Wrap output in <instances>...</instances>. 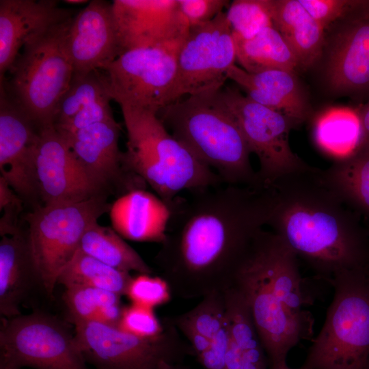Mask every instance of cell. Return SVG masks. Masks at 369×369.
<instances>
[{
	"instance_id": "cell-1",
	"label": "cell",
	"mask_w": 369,
	"mask_h": 369,
	"mask_svg": "<svg viewBox=\"0 0 369 369\" xmlns=\"http://www.w3.org/2000/svg\"><path fill=\"white\" fill-rule=\"evenodd\" d=\"M177 197L165 240L155 256L172 293L203 298L231 287L257 235L266 226L262 186L221 184Z\"/></svg>"
},
{
	"instance_id": "cell-2",
	"label": "cell",
	"mask_w": 369,
	"mask_h": 369,
	"mask_svg": "<svg viewBox=\"0 0 369 369\" xmlns=\"http://www.w3.org/2000/svg\"><path fill=\"white\" fill-rule=\"evenodd\" d=\"M266 226L314 273L329 282L343 271L369 266V232L324 171L307 167L262 185Z\"/></svg>"
},
{
	"instance_id": "cell-3",
	"label": "cell",
	"mask_w": 369,
	"mask_h": 369,
	"mask_svg": "<svg viewBox=\"0 0 369 369\" xmlns=\"http://www.w3.org/2000/svg\"><path fill=\"white\" fill-rule=\"evenodd\" d=\"M220 90L180 98L158 115L171 134L223 184L255 186L258 181L251 150Z\"/></svg>"
},
{
	"instance_id": "cell-4",
	"label": "cell",
	"mask_w": 369,
	"mask_h": 369,
	"mask_svg": "<svg viewBox=\"0 0 369 369\" xmlns=\"http://www.w3.org/2000/svg\"><path fill=\"white\" fill-rule=\"evenodd\" d=\"M127 132L123 163L170 206L178 195L222 184L169 133L155 112L120 106Z\"/></svg>"
},
{
	"instance_id": "cell-5",
	"label": "cell",
	"mask_w": 369,
	"mask_h": 369,
	"mask_svg": "<svg viewBox=\"0 0 369 369\" xmlns=\"http://www.w3.org/2000/svg\"><path fill=\"white\" fill-rule=\"evenodd\" d=\"M329 284L333 297L302 366L365 369L369 359V266L341 271Z\"/></svg>"
},
{
	"instance_id": "cell-6",
	"label": "cell",
	"mask_w": 369,
	"mask_h": 369,
	"mask_svg": "<svg viewBox=\"0 0 369 369\" xmlns=\"http://www.w3.org/2000/svg\"><path fill=\"white\" fill-rule=\"evenodd\" d=\"M72 17L27 42L9 71L10 79H0L39 128L53 125L57 104L73 75L66 44Z\"/></svg>"
},
{
	"instance_id": "cell-7",
	"label": "cell",
	"mask_w": 369,
	"mask_h": 369,
	"mask_svg": "<svg viewBox=\"0 0 369 369\" xmlns=\"http://www.w3.org/2000/svg\"><path fill=\"white\" fill-rule=\"evenodd\" d=\"M107 197L99 195L76 203L42 205L25 215L31 257L48 295H53L59 273L79 250L85 232L109 211Z\"/></svg>"
},
{
	"instance_id": "cell-8",
	"label": "cell",
	"mask_w": 369,
	"mask_h": 369,
	"mask_svg": "<svg viewBox=\"0 0 369 369\" xmlns=\"http://www.w3.org/2000/svg\"><path fill=\"white\" fill-rule=\"evenodd\" d=\"M256 238L231 286L243 295L249 307L270 367L286 361L292 348L312 338L314 318L310 311H290L279 300L271 284Z\"/></svg>"
},
{
	"instance_id": "cell-9",
	"label": "cell",
	"mask_w": 369,
	"mask_h": 369,
	"mask_svg": "<svg viewBox=\"0 0 369 369\" xmlns=\"http://www.w3.org/2000/svg\"><path fill=\"white\" fill-rule=\"evenodd\" d=\"M163 323L164 331L154 338L97 321L74 325V336L85 361L96 369H156L161 361L180 364L195 355L170 318Z\"/></svg>"
},
{
	"instance_id": "cell-10",
	"label": "cell",
	"mask_w": 369,
	"mask_h": 369,
	"mask_svg": "<svg viewBox=\"0 0 369 369\" xmlns=\"http://www.w3.org/2000/svg\"><path fill=\"white\" fill-rule=\"evenodd\" d=\"M0 366L90 369L74 334L57 318L40 312L1 318Z\"/></svg>"
},
{
	"instance_id": "cell-11",
	"label": "cell",
	"mask_w": 369,
	"mask_h": 369,
	"mask_svg": "<svg viewBox=\"0 0 369 369\" xmlns=\"http://www.w3.org/2000/svg\"><path fill=\"white\" fill-rule=\"evenodd\" d=\"M184 38L126 51L102 68L111 99L157 114L169 105Z\"/></svg>"
},
{
	"instance_id": "cell-12",
	"label": "cell",
	"mask_w": 369,
	"mask_h": 369,
	"mask_svg": "<svg viewBox=\"0 0 369 369\" xmlns=\"http://www.w3.org/2000/svg\"><path fill=\"white\" fill-rule=\"evenodd\" d=\"M220 95L251 154L258 157L260 184H267L308 165L290 146L289 133L294 124L286 115L253 101L234 87H223Z\"/></svg>"
},
{
	"instance_id": "cell-13",
	"label": "cell",
	"mask_w": 369,
	"mask_h": 369,
	"mask_svg": "<svg viewBox=\"0 0 369 369\" xmlns=\"http://www.w3.org/2000/svg\"><path fill=\"white\" fill-rule=\"evenodd\" d=\"M236 61L235 43L226 12L189 29L178 52L169 104L185 96L219 91Z\"/></svg>"
},
{
	"instance_id": "cell-14",
	"label": "cell",
	"mask_w": 369,
	"mask_h": 369,
	"mask_svg": "<svg viewBox=\"0 0 369 369\" xmlns=\"http://www.w3.org/2000/svg\"><path fill=\"white\" fill-rule=\"evenodd\" d=\"M39 129L0 81V176L31 210L42 206L34 159Z\"/></svg>"
},
{
	"instance_id": "cell-15",
	"label": "cell",
	"mask_w": 369,
	"mask_h": 369,
	"mask_svg": "<svg viewBox=\"0 0 369 369\" xmlns=\"http://www.w3.org/2000/svg\"><path fill=\"white\" fill-rule=\"evenodd\" d=\"M34 159L42 205L76 203L104 195L90 180L53 125L39 129Z\"/></svg>"
},
{
	"instance_id": "cell-16",
	"label": "cell",
	"mask_w": 369,
	"mask_h": 369,
	"mask_svg": "<svg viewBox=\"0 0 369 369\" xmlns=\"http://www.w3.org/2000/svg\"><path fill=\"white\" fill-rule=\"evenodd\" d=\"M120 129V125L113 120L91 125L64 137L90 180L107 196L113 193L121 195L146 184L124 165L123 152L118 144Z\"/></svg>"
},
{
	"instance_id": "cell-17",
	"label": "cell",
	"mask_w": 369,
	"mask_h": 369,
	"mask_svg": "<svg viewBox=\"0 0 369 369\" xmlns=\"http://www.w3.org/2000/svg\"><path fill=\"white\" fill-rule=\"evenodd\" d=\"M112 8L121 54L184 39L189 31L177 0H114Z\"/></svg>"
},
{
	"instance_id": "cell-18",
	"label": "cell",
	"mask_w": 369,
	"mask_h": 369,
	"mask_svg": "<svg viewBox=\"0 0 369 369\" xmlns=\"http://www.w3.org/2000/svg\"><path fill=\"white\" fill-rule=\"evenodd\" d=\"M66 44L75 74L100 70L120 56L112 2L89 1L72 18Z\"/></svg>"
},
{
	"instance_id": "cell-19",
	"label": "cell",
	"mask_w": 369,
	"mask_h": 369,
	"mask_svg": "<svg viewBox=\"0 0 369 369\" xmlns=\"http://www.w3.org/2000/svg\"><path fill=\"white\" fill-rule=\"evenodd\" d=\"M346 18L329 53L327 81L339 92H369V1Z\"/></svg>"
},
{
	"instance_id": "cell-20",
	"label": "cell",
	"mask_w": 369,
	"mask_h": 369,
	"mask_svg": "<svg viewBox=\"0 0 369 369\" xmlns=\"http://www.w3.org/2000/svg\"><path fill=\"white\" fill-rule=\"evenodd\" d=\"M58 4L55 0L0 1V79L27 42L77 14Z\"/></svg>"
},
{
	"instance_id": "cell-21",
	"label": "cell",
	"mask_w": 369,
	"mask_h": 369,
	"mask_svg": "<svg viewBox=\"0 0 369 369\" xmlns=\"http://www.w3.org/2000/svg\"><path fill=\"white\" fill-rule=\"evenodd\" d=\"M109 213L111 228L123 238L161 244L167 236L172 210L156 193L137 188L118 196Z\"/></svg>"
},
{
	"instance_id": "cell-22",
	"label": "cell",
	"mask_w": 369,
	"mask_h": 369,
	"mask_svg": "<svg viewBox=\"0 0 369 369\" xmlns=\"http://www.w3.org/2000/svg\"><path fill=\"white\" fill-rule=\"evenodd\" d=\"M227 74L228 79L236 83L247 97L284 114L294 124L309 117L310 107L294 72L269 70L251 74L234 64Z\"/></svg>"
},
{
	"instance_id": "cell-23",
	"label": "cell",
	"mask_w": 369,
	"mask_h": 369,
	"mask_svg": "<svg viewBox=\"0 0 369 369\" xmlns=\"http://www.w3.org/2000/svg\"><path fill=\"white\" fill-rule=\"evenodd\" d=\"M40 285L26 230L1 237L0 241V314H20V307L35 284Z\"/></svg>"
},
{
	"instance_id": "cell-24",
	"label": "cell",
	"mask_w": 369,
	"mask_h": 369,
	"mask_svg": "<svg viewBox=\"0 0 369 369\" xmlns=\"http://www.w3.org/2000/svg\"><path fill=\"white\" fill-rule=\"evenodd\" d=\"M269 5L273 26L290 49L298 68L310 67L321 53L325 28L299 0H269Z\"/></svg>"
},
{
	"instance_id": "cell-25",
	"label": "cell",
	"mask_w": 369,
	"mask_h": 369,
	"mask_svg": "<svg viewBox=\"0 0 369 369\" xmlns=\"http://www.w3.org/2000/svg\"><path fill=\"white\" fill-rule=\"evenodd\" d=\"M312 133L317 147L335 162L351 156L364 142L357 110L346 107L320 112L314 119Z\"/></svg>"
},
{
	"instance_id": "cell-26",
	"label": "cell",
	"mask_w": 369,
	"mask_h": 369,
	"mask_svg": "<svg viewBox=\"0 0 369 369\" xmlns=\"http://www.w3.org/2000/svg\"><path fill=\"white\" fill-rule=\"evenodd\" d=\"M233 38L236 62L249 73L269 70L294 72L298 68L290 49L274 27H266L249 39Z\"/></svg>"
},
{
	"instance_id": "cell-27",
	"label": "cell",
	"mask_w": 369,
	"mask_h": 369,
	"mask_svg": "<svg viewBox=\"0 0 369 369\" xmlns=\"http://www.w3.org/2000/svg\"><path fill=\"white\" fill-rule=\"evenodd\" d=\"M79 251L115 269L152 274V268L111 227L92 224L85 232Z\"/></svg>"
},
{
	"instance_id": "cell-28",
	"label": "cell",
	"mask_w": 369,
	"mask_h": 369,
	"mask_svg": "<svg viewBox=\"0 0 369 369\" xmlns=\"http://www.w3.org/2000/svg\"><path fill=\"white\" fill-rule=\"evenodd\" d=\"M329 183L361 215L369 217V142L349 158L323 170Z\"/></svg>"
},
{
	"instance_id": "cell-29",
	"label": "cell",
	"mask_w": 369,
	"mask_h": 369,
	"mask_svg": "<svg viewBox=\"0 0 369 369\" xmlns=\"http://www.w3.org/2000/svg\"><path fill=\"white\" fill-rule=\"evenodd\" d=\"M132 279L130 273L111 267L77 251L71 261L59 273L57 284L65 288L87 286L125 295Z\"/></svg>"
},
{
	"instance_id": "cell-30",
	"label": "cell",
	"mask_w": 369,
	"mask_h": 369,
	"mask_svg": "<svg viewBox=\"0 0 369 369\" xmlns=\"http://www.w3.org/2000/svg\"><path fill=\"white\" fill-rule=\"evenodd\" d=\"M107 96H110L106 79L100 70L73 74L68 88L57 104L53 126L64 125L82 109Z\"/></svg>"
},
{
	"instance_id": "cell-31",
	"label": "cell",
	"mask_w": 369,
	"mask_h": 369,
	"mask_svg": "<svg viewBox=\"0 0 369 369\" xmlns=\"http://www.w3.org/2000/svg\"><path fill=\"white\" fill-rule=\"evenodd\" d=\"M120 297L114 292L87 286L68 288L63 294L68 322L74 325L96 321L105 308L120 304Z\"/></svg>"
},
{
	"instance_id": "cell-32",
	"label": "cell",
	"mask_w": 369,
	"mask_h": 369,
	"mask_svg": "<svg viewBox=\"0 0 369 369\" xmlns=\"http://www.w3.org/2000/svg\"><path fill=\"white\" fill-rule=\"evenodd\" d=\"M170 319L176 327H189L212 340L226 320L224 292H213L190 311Z\"/></svg>"
},
{
	"instance_id": "cell-33",
	"label": "cell",
	"mask_w": 369,
	"mask_h": 369,
	"mask_svg": "<svg viewBox=\"0 0 369 369\" xmlns=\"http://www.w3.org/2000/svg\"><path fill=\"white\" fill-rule=\"evenodd\" d=\"M232 36L249 39L262 29L274 27L269 0H235L226 12Z\"/></svg>"
},
{
	"instance_id": "cell-34",
	"label": "cell",
	"mask_w": 369,
	"mask_h": 369,
	"mask_svg": "<svg viewBox=\"0 0 369 369\" xmlns=\"http://www.w3.org/2000/svg\"><path fill=\"white\" fill-rule=\"evenodd\" d=\"M171 295L167 282L162 277H154L151 274L132 277L125 294L132 303L152 309L167 303Z\"/></svg>"
},
{
	"instance_id": "cell-35",
	"label": "cell",
	"mask_w": 369,
	"mask_h": 369,
	"mask_svg": "<svg viewBox=\"0 0 369 369\" xmlns=\"http://www.w3.org/2000/svg\"><path fill=\"white\" fill-rule=\"evenodd\" d=\"M118 327L126 332L142 338L156 337L165 329L163 321H160L154 309L134 303L123 307Z\"/></svg>"
},
{
	"instance_id": "cell-36",
	"label": "cell",
	"mask_w": 369,
	"mask_h": 369,
	"mask_svg": "<svg viewBox=\"0 0 369 369\" xmlns=\"http://www.w3.org/2000/svg\"><path fill=\"white\" fill-rule=\"evenodd\" d=\"M111 100L107 96L96 100L82 109L64 125L55 127V129L67 137L91 125L115 120L109 104Z\"/></svg>"
},
{
	"instance_id": "cell-37",
	"label": "cell",
	"mask_w": 369,
	"mask_h": 369,
	"mask_svg": "<svg viewBox=\"0 0 369 369\" xmlns=\"http://www.w3.org/2000/svg\"><path fill=\"white\" fill-rule=\"evenodd\" d=\"M308 14L325 28L331 23L346 17L361 2L346 0H299Z\"/></svg>"
},
{
	"instance_id": "cell-38",
	"label": "cell",
	"mask_w": 369,
	"mask_h": 369,
	"mask_svg": "<svg viewBox=\"0 0 369 369\" xmlns=\"http://www.w3.org/2000/svg\"><path fill=\"white\" fill-rule=\"evenodd\" d=\"M180 12L189 29L213 20L228 7L226 0H177Z\"/></svg>"
},
{
	"instance_id": "cell-39",
	"label": "cell",
	"mask_w": 369,
	"mask_h": 369,
	"mask_svg": "<svg viewBox=\"0 0 369 369\" xmlns=\"http://www.w3.org/2000/svg\"><path fill=\"white\" fill-rule=\"evenodd\" d=\"M230 342L227 318L223 327L217 333L208 348L197 356L205 369H226V357Z\"/></svg>"
},
{
	"instance_id": "cell-40",
	"label": "cell",
	"mask_w": 369,
	"mask_h": 369,
	"mask_svg": "<svg viewBox=\"0 0 369 369\" xmlns=\"http://www.w3.org/2000/svg\"><path fill=\"white\" fill-rule=\"evenodd\" d=\"M177 329L187 339L196 357L207 350L211 344L210 339L192 328L182 326Z\"/></svg>"
},
{
	"instance_id": "cell-41",
	"label": "cell",
	"mask_w": 369,
	"mask_h": 369,
	"mask_svg": "<svg viewBox=\"0 0 369 369\" xmlns=\"http://www.w3.org/2000/svg\"><path fill=\"white\" fill-rule=\"evenodd\" d=\"M357 110L362 126L364 140L369 142V99L364 105Z\"/></svg>"
},
{
	"instance_id": "cell-42",
	"label": "cell",
	"mask_w": 369,
	"mask_h": 369,
	"mask_svg": "<svg viewBox=\"0 0 369 369\" xmlns=\"http://www.w3.org/2000/svg\"><path fill=\"white\" fill-rule=\"evenodd\" d=\"M156 369H190L189 367L183 364V363L180 364H172L165 361H161L159 364Z\"/></svg>"
},
{
	"instance_id": "cell-43",
	"label": "cell",
	"mask_w": 369,
	"mask_h": 369,
	"mask_svg": "<svg viewBox=\"0 0 369 369\" xmlns=\"http://www.w3.org/2000/svg\"><path fill=\"white\" fill-rule=\"evenodd\" d=\"M269 369H291L286 361L282 362L269 367ZM299 369H308L303 366Z\"/></svg>"
},
{
	"instance_id": "cell-44",
	"label": "cell",
	"mask_w": 369,
	"mask_h": 369,
	"mask_svg": "<svg viewBox=\"0 0 369 369\" xmlns=\"http://www.w3.org/2000/svg\"><path fill=\"white\" fill-rule=\"evenodd\" d=\"M64 2H66V3L68 4H72V5H77V4H83V3H88L89 1L85 0H66L64 1Z\"/></svg>"
},
{
	"instance_id": "cell-45",
	"label": "cell",
	"mask_w": 369,
	"mask_h": 369,
	"mask_svg": "<svg viewBox=\"0 0 369 369\" xmlns=\"http://www.w3.org/2000/svg\"><path fill=\"white\" fill-rule=\"evenodd\" d=\"M365 369H369V359H368V361L367 363V365H366V367Z\"/></svg>"
},
{
	"instance_id": "cell-46",
	"label": "cell",
	"mask_w": 369,
	"mask_h": 369,
	"mask_svg": "<svg viewBox=\"0 0 369 369\" xmlns=\"http://www.w3.org/2000/svg\"><path fill=\"white\" fill-rule=\"evenodd\" d=\"M0 369H7V368L0 366Z\"/></svg>"
}]
</instances>
